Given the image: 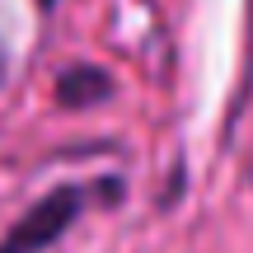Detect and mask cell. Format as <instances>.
<instances>
[{"label": "cell", "instance_id": "obj_1", "mask_svg": "<svg viewBox=\"0 0 253 253\" xmlns=\"http://www.w3.org/2000/svg\"><path fill=\"white\" fill-rule=\"evenodd\" d=\"M84 202H89V192L75 188V183H71V188L47 192L42 202H33V207L14 220V230L0 239V253H42V249H52L56 239L80 220Z\"/></svg>", "mask_w": 253, "mask_h": 253}, {"label": "cell", "instance_id": "obj_2", "mask_svg": "<svg viewBox=\"0 0 253 253\" xmlns=\"http://www.w3.org/2000/svg\"><path fill=\"white\" fill-rule=\"evenodd\" d=\"M113 94V75L99 66H66L56 75V103L61 108H94Z\"/></svg>", "mask_w": 253, "mask_h": 253}, {"label": "cell", "instance_id": "obj_4", "mask_svg": "<svg viewBox=\"0 0 253 253\" xmlns=\"http://www.w3.org/2000/svg\"><path fill=\"white\" fill-rule=\"evenodd\" d=\"M5 71H9V56H5V38H0V84H5Z\"/></svg>", "mask_w": 253, "mask_h": 253}, {"label": "cell", "instance_id": "obj_3", "mask_svg": "<svg viewBox=\"0 0 253 253\" xmlns=\"http://www.w3.org/2000/svg\"><path fill=\"white\" fill-rule=\"evenodd\" d=\"M249 89H253V0H244V75H239V103L249 99Z\"/></svg>", "mask_w": 253, "mask_h": 253}]
</instances>
